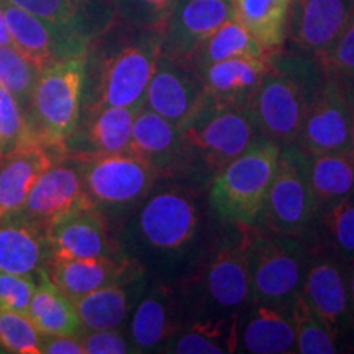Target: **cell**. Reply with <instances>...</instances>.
<instances>
[{
	"instance_id": "cell-1",
	"label": "cell",
	"mask_w": 354,
	"mask_h": 354,
	"mask_svg": "<svg viewBox=\"0 0 354 354\" xmlns=\"http://www.w3.org/2000/svg\"><path fill=\"white\" fill-rule=\"evenodd\" d=\"M266 71L248 107L263 138L295 145L326 74L318 57L287 46L266 55Z\"/></svg>"
},
{
	"instance_id": "cell-2",
	"label": "cell",
	"mask_w": 354,
	"mask_h": 354,
	"mask_svg": "<svg viewBox=\"0 0 354 354\" xmlns=\"http://www.w3.org/2000/svg\"><path fill=\"white\" fill-rule=\"evenodd\" d=\"M161 44V28H140L118 20L97 37L88 50L97 61L94 105L143 107Z\"/></svg>"
},
{
	"instance_id": "cell-3",
	"label": "cell",
	"mask_w": 354,
	"mask_h": 354,
	"mask_svg": "<svg viewBox=\"0 0 354 354\" xmlns=\"http://www.w3.org/2000/svg\"><path fill=\"white\" fill-rule=\"evenodd\" d=\"M281 145L261 138L216 172L209 201L221 221L254 227L276 174Z\"/></svg>"
},
{
	"instance_id": "cell-4",
	"label": "cell",
	"mask_w": 354,
	"mask_h": 354,
	"mask_svg": "<svg viewBox=\"0 0 354 354\" xmlns=\"http://www.w3.org/2000/svg\"><path fill=\"white\" fill-rule=\"evenodd\" d=\"M87 56L51 63L39 71L26 109L30 136L68 153V141L79 127Z\"/></svg>"
},
{
	"instance_id": "cell-5",
	"label": "cell",
	"mask_w": 354,
	"mask_h": 354,
	"mask_svg": "<svg viewBox=\"0 0 354 354\" xmlns=\"http://www.w3.org/2000/svg\"><path fill=\"white\" fill-rule=\"evenodd\" d=\"M179 130L184 153L216 172L263 138L248 105H225L207 97Z\"/></svg>"
},
{
	"instance_id": "cell-6",
	"label": "cell",
	"mask_w": 354,
	"mask_h": 354,
	"mask_svg": "<svg viewBox=\"0 0 354 354\" xmlns=\"http://www.w3.org/2000/svg\"><path fill=\"white\" fill-rule=\"evenodd\" d=\"M246 233V256L250 266L251 300L290 308L300 294L308 261L297 236L281 234L258 227Z\"/></svg>"
},
{
	"instance_id": "cell-7",
	"label": "cell",
	"mask_w": 354,
	"mask_h": 354,
	"mask_svg": "<svg viewBox=\"0 0 354 354\" xmlns=\"http://www.w3.org/2000/svg\"><path fill=\"white\" fill-rule=\"evenodd\" d=\"M202 212L197 196L183 185L149 192L133 221V234L145 250L156 256H179L196 241Z\"/></svg>"
},
{
	"instance_id": "cell-8",
	"label": "cell",
	"mask_w": 354,
	"mask_h": 354,
	"mask_svg": "<svg viewBox=\"0 0 354 354\" xmlns=\"http://www.w3.org/2000/svg\"><path fill=\"white\" fill-rule=\"evenodd\" d=\"M84 189L102 215H125L151 192L158 172L133 153L76 154Z\"/></svg>"
},
{
	"instance_id": "cell-9",
	"label": "cell",
	"mask_w": 354,
	"mask_h": 354,
	"mask_svg": "<svg viewBox=\"0 0 354 354\" xmlns=\"http://www.w3.org/2000/svg\"><path fill=\"white\" fill-rule=\"evenodd\" d=\"M317 218L308 179V154L297 145H281L276 174L254 227L299 236Z\"/></svg>"
},
{
	"instance_id": "cell-10",
	"label": "cell",
	"mask_w": 354,
	"mask_h": 354,
	"mask_svg": "<svg viewBox=\"0 0 354 354\" xmlns=\"http://www.w3.org/2000/svg\"><path fill=\"white\" fill-rule=\"evenodd\" d=\"M91 207L92 203L84 189L79 159L63 156L38 177L25 205L17 214L46 230L48 225L61 216Z\"/></svg>"
},
{
	"instance_id": "cell-11",
	"label": "cell",
	"mask_w": 354,
	"mask_h": 354,
	"mask_svg": "<svg viewBox=\"0 0 354 354\" xmlns=\"http://www.w3.org/2000/svg\"><path fill=\"white\" fill-rule=\"evenodd\" d=\"M0 3L13 44L38 68L43 69L44 66L56 61L87 56L92 43L91 39L39 19L33 13L3 0H0Z\"/></svg>"
},
{
	"instance_id": "cell-12",
	"label": "cell",
	"mask_w": 354,
	"mask_h": 354,
	"mask_svg": "<svg viewBox=\"0 0 354 354\" xmlns=\"http://www.w3.org/2000/svg\"><path fill=\"white\" fill-rule=\"evenodd\" d=\"M295 145L307 154L351 153V110L338 79L325 77L305 115Z\"/></svg>"
},
{
	"instance_id": "cell-13",
	"label": "cell",
	"mask_w": 354,
	"mask_h": 354,
	"mask_svg": "<svg viewBox=\"0 0 354 354\" xmlns=\"http://www.w3.org/2000/svg\"><path fill=\"white\" fill-rule=\"evenodd\" d=\"M233 17L232 0H172L161 26V55L187 63L198 44Z\"/></svg>"
},
{
	"instance_id": "cell-14",
	"label": "cell",
	"mask_w": 354,
	"mask_h": 354,
	"mask_svg": "<svg viewBox=\"0 0 354 354\" xmlns=\"http://www.w3.org/2000/svg\"><path fill=\"white\" fill-rule=\"evenodd\" d=\"M354 0H290L284 46L318 57L342 35Z\"/></svg>"
},
{
	"instance_id": "cell-15",
	"label": "cell",
	"mask_w": 354,
	"mask_h": 354,
	"mask_svg": "<svg viewBox=\"0 0 354 354\" xmlns=\"http://www.w3.org/2000/svg\"><path fill=\"white\" fill-rule=\"evenodd\" d=\"M203 91L197 73L187 63L159 56L145 94V107L180 128L196 112Z\"/></svg>"
},
{
	"instance_id": "cell-16",
	"label": "cell",
	"mask_w": 354,
	"mask_h": 354,
	"mask_svg": "<svg viewBox=\"0 0 354 354\" xmlns=\"http://www.w3.org/2000/svg\"><path fill=\"white\" fill-rule=\"evenodd\" d=\"M66 151L28 136L0 156V220L21 210L37 179Z\"/></svg>"
},
{
	"instance_id": "cell-17",
	"label": "cell",
	"mask_w": 354,
	"mask_h": 354,
	"mask_svg": "<svg viewBox=\"0 0 354 354\" xmlns=\"http://www.w3.org/2000/svg\"><path fill=\"white\" fill-rule=\"evenodd\" d=\"M44 236L48 261L102 258L112 251L105 216L92 207L55 220L44 230Z\"/></svg>"
},
{
	"instance_id": "cell-18",
	"label": "cell",
	"mask_w": 354,
	"mask_h": 354,
	"mask_svg": "<svg viewBox=\"0 0 354 354\" xmlns=\"http://www.w3.org/2000/svg\"><path fill=\"white\" fill-rule=\"evenodd\" d=\"M344 264L335 258H320L308 263L300 294L313 312L326 323L333 335L353 325L348 274Z\"/></svg>"
},
{
	"instance_id": "cell-19",
	"label": "cell",
	"mask_w": 354,
	"mask_h": 354,
	"mask_svg": "<svg viewBox=\"0 0 354 354\" xmlns=\"http://www.w3.org/2000/svg\"><path fill=\"white\" fill-rule=\"evenodd\" d=\"M205 286L215 307L233 310L251 300L250 266L246 256V233L221 243L207 268Z\"/></svg>"
},
{
	"instance_id": "cell-20",
	"label": "cell",
	"mask_w": 354,
	"mask_h": 354,
	"mask_svg": "<svg viewBox=\"0 0 354 354\" xmlns=\"http://www.w3.org/2000/svg\"><path fill=\"white\" fill-rule=\"evenodd\" d=\"M51 281L76 300L102 287L131 281L138 277V271L130 261H118L112 256L87 259H53L46 264Z\"/></svg>"
},
{
	"instance_id": "cell-21",
	"label": "cell",
	"mask_w": 354,
	"mask_h": 354,
	"mask_svg": "<svg viewBox=\"0 0 354 354\" xmlns=\"http://www.w3.org/2000/svg\"><path fill=\"white\" fill-rule=\"evenodd\" d=\"M94 41L115 21L110 0H3Z\"/></svg>"
},
{
	"instance_id": "cell-22",
	"label": "cell",
	"mask_w": 354,
	"mask_h": 354,
	"mask_svg": "<svg viewBox=\"0 0 354 354\" xmlns=\"http://www.w3.org/2000/svg\"><path fill=\"white\" fill-rule=\"evenodd\" d=\"M46 263V236L39 225L19 214L0 220V271L37 277Z\"/></svg>"
},
{
	"instance_id": "cell-23",
	"label": "cell",
	"mask_w": 354,
	"mask_h": 354,
	"mask_svg": "<svg viewBox=\"0 0 354 354\" xmlns=\"http://www.w3.org/2000/svg\"><path fill=\"white\" fill-rule=\"evenodd\" d=\"M141 109L94 105L86 125L74 131L68 145L77 143L76 154L128 153L133 122Z\"/></svg>"
},
{
	"instance_id": "cell-24",
	"label": "cell",
	"mask_w": 354,
	"mask_h": 354,
	"mask_svg": "<svg viewBox=\"0 0 354 354\" xmlns=\"http://www.w3.org/2000/svg\"><path fill=\"white\" fill-rule=\"evenodd\" d=\"M263 57H232L207 66L197 74L203 97L225 105H248L266 71Z\"/></svg>"
},
{
	"instance_id": "cell-25",
	"label": "cell",
	"mask_w": 354,
	"mask_h": 354,
	"mask_svg": "<svg viewBox=\"0 0 354 354\" xmlns=\"http://www.w3.org/2000/svg\"><path fill=\"white\" fill-rule=\"evenodd\" d=\"M128 153L153 166L158 176L174 167L185 154L179 128L145 105L133 122Z\"/></svg>"
},
{
	"instance_id": "cell-26",
	"label": "cell",
	"mask_w": 354,
	"mask_h": 354,
	"mask_svg": "<svg viewBox=\"0 0 354 354\" xmlns=\"http://www.w3.org/2000/svg\"><path fill=\"white\" fill-rule=\"evenodd\" d=\"M238 346L253 354L295 353V326L290 308L256 304L241 331L238 330Z\"/></svg>"
},
{
	"instance_id": "cell-27",
	"label": "cell",
	"mask_w": 354,
	"mask_h": 354,
	"mask_svg": "<svg viewBox=\"0 0 354 354\" xmlns=\"http://www.w3.org/2000/svg\"><path fill=\"white\" fill-rule=\"evenodd\" d=\"M138 277L97 289L74 300L84 331L118 328L130 312L133 302L140 297Z\"/></svg>"
},
{
	"instance_id": "cell-28",
	"label": "cell",
	"mask_w": 354,
	"mask_h": 354,
	"mask_svg": "<svg viewBox=\"0 0 354 354\" xmlns=\"http://www.w3.org/2000/svg\"><path fill=\"white\" fill-rule=\"evenodd\" d=\"M26 315L41 335H81L84 331L74 300L51 281L46 268L39 269Z\"/></svg>"
},
{
	"instance_id": "cell-29",
	"label": "cell",
	"mask_w": 354,
	"mask_h": 354,
	"mask_svg": "<svg viewBox=\"0 0 354 354\" xmlns=\"http://www.w3.org/2000/svg\"><path fill=\"white\" fill-rule=\"evenodd\" d=\"M308 179L317 218L354 192V158L349 151L308 154Z\"/></svg>"
},
{
	"instance_id": "cell-30",
	"label": "cell",
	"mask_w": 354,
	"mask_h": 354,
	"mask_svg": "<svg viewBox=\"0 0 354 354\" xmlns=\"http://www.w3.org/2000/svg\"><path fill=\"white\" fill-rule=\"evenodd\" d=\"M174 297L165 287H156L136 304L131 317V343L141 351L165 346L176 333Z\"/></svg>"
},
{
	"instance_id": "cell-31",
	"label": "cell",
	"mask_w": 354,
	"mask_h": 354,
	"mask_svg": "<svg viewBox=\"0 0 354 354\" xmlns=\"http://www.w3.org/2000/svg\"><path fill=\"white\" fill-rule=\"evenodd\" d=\"M234 17L256 38L266 55L286 44L290 0H232Z\"/></svg>"
},
{
	"instance_id": "cell-32",
	"label": "cell",
	"mask_w": 354,
	"mask_h": 354,
	"mask_svg": "<svg viewBox=\"0 0 354 354\" xmlns=\"http://www.w3.org/2000/svg\"><path fill=\"white\" fill-rule=\"evenodd\" d=\"M266 53L256 38L245 28L236 17L220 25L198 44L187 64L198 74L207 66L232 59V57H263Z\"/></svg>"
},
{
	"instance_id": "cell-33",
	"label": "cell",
	"mask_w": 354,
	"mask_h": 354,
	"mask_svg": "<svg viewBox=\"0 0 354 354\" xmlns=\"http://www.w3.org/2000/svg\"><path fill=\"white\" fill-rule=\"evenodd\" d=\"M228 318L197 322L184 333L174 335L162 351L174 354H228L238 348V322Z\"/></svg>"
},
{
	"instance_id": "cell-34",
	"label": "cell",
	"mask_w": 354,
	"mask_h": 354,
	"mask_svg": "<svg viewBox=\"0 0 354 354\" xmlns=\"http://www.w3.org/2000/svg\"><path fill=\"white\" fill-rule=\"evenodd\" d=\"M292 320L295 326V353L300 354H335L336 336L326 323L313 312L302 294L290 305Z\"/></svg>"
},
{
	"instance_id": "cell-35",
	"label": "cell",
	"mask_w": 354,
	"mask_h": 354,
	"mask_svg": "<svg viewBox=\"0 0 354 354\" xmlns=\"http://www.w3.org/2000/svg\"><path fill=\"white\" fill-rule=\"evenodd\" d=\"M39 71L15 44H0V86L15 97L26 113Z\"/></svg>"
},
{
	"instance_id": "cell-36",
	"label": "cell",
	"mask_w": 354,
	"mask_h": 354,
	"mask_svg": "<svg viewBox=\"0 0 354 354\" xmlns=\"http://www.w3.org/2000/svg\"><path fill=\"white\" fill-rule=\"evenodd\" d=\"M318 218H322L333 258L344 266L354 264V192Z\"/></svg>"
},
{
	"instance_id": "cell-37",
	"label": "cell",
	"mask_w": 354,
	"mask_h": 354,
	"mask_svg": "<svg viewBox=\"0 0 354 354\" xmlns=\"http://www.w3.org/2000/svg\"><path fill=\"white\" fill-rule=\"evenodd\" d=\"M41 338L28 315L0 310V351L13 354H41Z\"/></svg>"
},
{
	"instance_id": "cell-38",
	"label": "cell",
	"mask_w": 354,
	"mask_h": 354,
	"mask_svg": "<svg viewBox=\"0 0 354 354\" xmlns=\"http://www.w3.org/2000/svg\"><path fill=\"white\" fill-rule=\"evenodd\" d=\"M115 17L122 24L140 28H161L172 0H110Z\"/></svg>"
},
{
	"instance_id": "cell-39",
	"label": "cell",
	"mask_w": 354,
	"mask_h": 354,
	"mask_svg": "<svg viewBox=\"0 0 354 354\" xmlns=\"http://www.w3.org/2000/svg\"><path fill=\"white\" fill-rule=\"evenodd\" d=\"M326 76L354 79V13L333 44L318 56Z\"/></svg>"
},
{
	"instance_id": "cell-40",
	"label": "cell",
	"mask_w": 354,
	"mask_h": 354,
	"mask_svg": "<svg viewBox=\"0 0 354 354\" xmlns=\"http://www.w3.org/2000/svg\"><path fill=\"white\" fill-rule=\"evenodd\" d=\"M35 287H37V277L17 276V274L0 271V310L26 315Z\"/></svg>"
},
{
	"instance_id": "cell-41",
	"label": "cell",
	"mask_w": 354,
	"mask_h": 354,
	"mask_svg": "<svg viewBox=\"0 0 354 354\" xmlns=\"http://www.w3.org/2000/svg\"><path fill=\"white\" fill-rule=\"evenodd\" d=\"M81 343L84 354H128L138 353L135 344L120 333L117 328L99 330V331H82Z\"/></svg>"
},
{
	"instance_id": "cell-42",
	"label": "cell",
	"mask_w": 354,
	"mask_h": 354,
	"mask_svg": "<svg viewBox=\"0 0 354 354\" xmlns=\"http://www.w3.org/2000/svg\"><path fill=\"white\" fill-rule=\"evenodd\" d=\"M41 354H84L79 335H43Z\"/></svg>"
},
{
	"instance_id": "cell-43",
	"label": "cell",
	"mask_w": 354,
	"mask_h": 354,
	"mask_svg": "<svg viewBox=\"0 0 354 354\" xmlns=\"http://www.w3.org/2000/svg\"><path fill=\"white\" fill-rule=\"evenodd\" d=\"M336 79V77H335ZM346 94L349 110H351V154L354 158V79H338Z\"/></svg>"
},
{
	"instance_id": "cell-44",
	"label": "cell",
	"mask_w": 354,
	"mask_h": 354,
	"mask_svg": "<svg viewBox=\"0 0 354 354\" xmlns=\"http://www.w3.org/2000/svg\"><path fill=\"white\" fill-rule=\"evenodd\" d=\"M0 44H13L10 32H8V26L6 21V15H3L2 3H0Z\"/></svg>"
},
{
	"instance_id": "cell-45",
	"label": "cell",
	"mask_w": 354,
	"mask_h": 354,
	"mask_svg": "<svg viewBox=\"0 0 354 354\" xmlns=\"http://www.w3.org/2000/svg\"><path fill=\"white\" fill-rule=\"evenodd\" d=\"M351 271H349L348 277V289H349V302H351V315H353V325H354V264H351Z\"/></svg>"
}]
</instances>
